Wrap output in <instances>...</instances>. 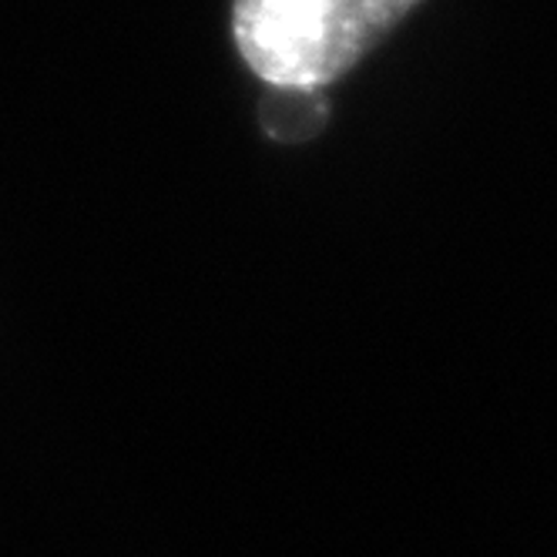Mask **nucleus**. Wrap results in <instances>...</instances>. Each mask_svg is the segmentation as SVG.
<instances>
[{
  "label": "nucleus",
  "mask_w": 557,
  "mask_h": 557,
  "mask_svg": "<svg viewBox=\"0 0 557 557\" xmlns=\"http://www.w3.org/2000/svg\"><path fill=\"white\" fill-rule=\"evenodd\" d=\"M420 0H232L238 58L265 88L323 91L380 48Z\"/></svg>",
  "instance_id": "obj_1"
},
{
  "label": "nucleus",
  "mask_w": 557,
  "mask_h": 557,
  "mask_svg": "<svg viewBox=\"0 0 557 557\" xmlns=\"http://www.w3.org/2000/svg\"><path fill=\"white\" fill-rule=\"evenodd\" d=\"M262 125L278 141H306L326 125V98L323 91L265 88Z\"/></svg>",
  "instance_id": "obj_2"
}]
</instances>
